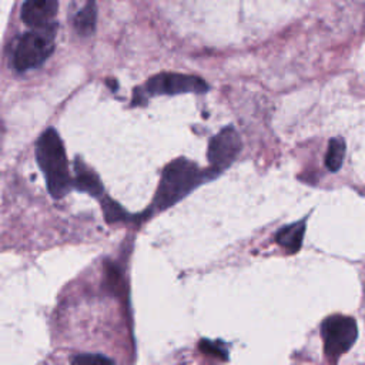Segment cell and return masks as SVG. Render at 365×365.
Masks as SVG:
<instances>
[{"mask_svg": "<svg viewBox=\"0 0 365 365\" xmlns=\"http://www.w3.org/2000/svg\"><path fill=\"white\" fill-rule=\"evenodd\" d=\"M145 90L150 94H180V93H204L208 90V84L197 77L177 73H161L151 77Z\"/></svg>", "mask_w": 365, "mask_h": 365, "instance_id": "5", "label": "cell"}, {"mask_svg": "<svg viewBox=\"0 0 365 365\" xmlns=\"http://www.w3.org/2000/svg\"><path fill=\"white\" fill-rule=\"evenodd\" d=\"M201 181L200 170L185 158L171 161L163 171L155 201L161 207H168L182 198Z\"/></svg>", "mask_w": 365, "mask_h": 365, "instance_id": "2", "label": "cell"}, {"mask_svg": "<svg viewBox=\"0 0 365 365\" xmlns=\"http://www.w3.org/2000/svg\"><path fill=\"white\" fill-rule=\"evenodd\" d=\"M1 135H3V127H1V124H0V141H1Z\"/></svg>", "mask_w": 365, "mask_h": 365, "instance_id": "13", "label": "cell"}, {"mask_svg": "<svg viewBox=\"0 0 365 365\" xmlns=\"http://www.w3.org/2000/svg\"><path fill=\"white\" fill-rule=\"evenodd\" d=\"M103 208H104L106 217H107L110 221L118 220V218L123 217V210H121L115 202H113L110 198H106V200H104Z\"/></svg>", "mask_w": 365, "mask_h": 365, "instance_id": "12", "label": "cell"}, {"mask_svg": "<svg viewBox=\"0 0 365 365\" xmlns=\"http://www.w3.org/2000/svg\"><path fill=\"white\" fill-rule=\"evenodd\" d=\"M356 322L351 317L332 315L322 322V338L325 352L331 358H338L346 352L356 339Z\"/></svg>", "mask_w": 365, "mask_h": 365, "instance_id": "4", "label": "cell"}, {"mask_svg": "<svg viewBox=\"0 0 365 365\" xmlns=\"http://www.w3.org/2000/svg\"><path fill=\"white\" fill-rule=\"evenodd\" d=\"M241 151V138L234 127L222 128L210 140L208 160L217 170L228 167Z\"/></svg>", "mask_w": 365, "mask_h": 365, "instance_id": "6", "label": "cell"}, {"mask_svg": "<svg viewBox=\"0 0 365 365\" xmlns=\"http://www.w3.org/2000/svg\"><path fill=\"white\" fill-rule=\"evenodd\" d=\"M36 157L46 177L48 191L53 197L60 198L67 194L71 185L68 164L63 143L56 130H46L37 141Z\"/></svg>", "mask_w": 365, "mask_h": 365, "instance_id": "1", "label": "cell"}, {"mask_svg": "<svg viewBox=\"0 0 365 365\" xmlns=\"http://www.w3.org/2000/svg\"><path fill=\"white\" fill-rule=\"evenodd\" d=\"M304 231H305V222L304 221L294 222V224H289L287 227H282L277 232L275 240L288 252H297L301 248L302 238H304Z\"/></svg>", "mask_w": 365, "mask_h": 365, "instance_id": "9", "label": "cell"}, {"mask_svg": "<svg viewBox=\"0 0 365 365\" xmlns=\"http://www.w3.org/2000/svg\"><path fill=\"white\" fill-rule=\"evenodd\" d=\"M57 7V0H26L21 7V19L33 29L44 27L51 24Z\"/></svg>", "mask_w": 365, "mask_h": 365, "instance_id": "7", "label": "cell"}, {"mask_svg": "<svg viewBox=\"0 0 365 365\" xmlns=\"http://www.w3.org/2000/svg\"><path fill=\"white\" fill-rule=\"evenodd\" d=\"M345 141L341 137H334L329 140L327 155H325V165L329 171H338L345 158Z\"/></svg>", "mask_w": 365, "mask_h": 365, "instance_id": "11", "label": "cell"}, {"mask_svg": "<svg viewBox=\"0 0 365 365\" xmlns=\"http://www.w3.org/2000/svg\"><path fill=\"white\" fill-rule=\"evenodd\" d=\"M76 185L80 190L90 192L91 195H100L103 191L98 177L91 170H88L84 164H80L76 167Z\"/></svg>", "mask_w": 365, "mask_h": 365, "instance_id": "10", "label": "cell"}, {"mask_svg": "<svg viewBox=\"0 0 365 365\" xmlns=\"http://www.w3.org/2000/svg\"><path fill=\"white\" fill-rule=\"evenodd\" d=\"M70 17L80 36H90L96 29V0H73Z\"/></svg>", "mask_w": 365, "mask_h": 365, "instance_id": "8", "label": "cell"}, {"mask_svg": "<svg viewBox=\"0 0 365 365\" xmlns=\"http://www.w3.org/2000/svg\"><path fill=\"white\" fill-rule=\"evenodd\" d=\"M54 34V24L33 29L26 33L17 43L14 51V67L19 71H26L40 66L53 51Z\"/></svg>", "mask_w": 365, "mask_h": 365, "instance_id": "3", "label": "cell"}]
</instances>
